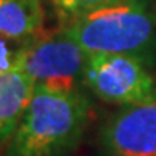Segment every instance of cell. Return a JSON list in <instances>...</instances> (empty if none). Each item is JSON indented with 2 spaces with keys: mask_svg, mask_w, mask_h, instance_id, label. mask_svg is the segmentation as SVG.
Masks as SVG:
<instances>
[{
  "mask_svg": "<svg viewBox=\"0 0 156 156\" xmlns=\"http://www.w3.org/2000/svg\"><path fill=\"white\" fill-rule=\"evenodd\" d=\"M93 104L81 89L35 88L3 156H67L86 132Z\"/></svg>",
  "mask_w": 156,
  "mask_h": 156,
  "instance_id": "cell-1",
  "label": "cell"
},
{
  "mask_svg": "<svg viewBox=\"0 0 156 156\" xmlns=\"http://www.w3.org/2000/svg\"><path fill=\"white\" fill-rule=\"evenodd\" d=\"M62 27L88 54H127L156 64V0H110Z\"/></svg>",
  "mask_w": 156,
  "mask_h": 156,
  "instance_id": "cell-2",
  "label": "cell"
},
{
  "mask_svg": "<svg viewBox=\"0 0 156 156\" xmlns=\"http://www.w3.org/2000/svg\"><path fill=\"white\" fill-rule=\"evenodd\" d=\"M88 53L66 32H38L21 43L16 70L24 72L35 88L76 91L83 84Z\"/></svg>",
  "mask_w": 156,
  "mask_h": 156,
  "instance_id": "cell-3",
  "label": "cell"
},
{
  "mask_svg": "<svg viewBox=\"0 0 156 156\" xmlns=\"http://www.w3.org/2000/svg\"><path fill=\"white\" fill-rule=\"evenodd\" d=\"M153 66L127 54H88L83 86L102 102L134 105L156 99Z\"/></svg>",
  "mask_w": 156,
  "mask_h": 156,
  "instance_id": "cell-4",
  "label": "cell"
},
{
  "mask_svg": "<svg viewBox=\"0 0 156 156\" xmlns=\"http://www.w3.org/2000/svg\"><path fill=\"white\" fill-rule=\"evenodd\" d=\"M97 140L101 156H156V99L112 113Z\"/></svg>",
  "mask_w": 156,
  "mask_h": 156,
  "instance_id": "cell-5",
  "label": "cell"
},
{
  "mask_svg": "<svg viewBox=\"0 0 156 156\" xmlns=\"http://www.w3.org/2000/svg\"><path fill=\"white\" fill-rule=\"evenodd\" d=\"M34 81L21 70L0 72V147L6 145L34 96Z\"/></svg>",
  "mask_w": 156,
  "mask_h": 156,
  "instance_id": "cell-6",
  "label": "cell"
},
{
  "mask_svg": "<svg viewBox=\"0 0 156 156\" xmlns=\"http://www.w3.org/2000/svg\"><path fill=\"white\" fill-rule=\"evenodd\" d=\"M41 0H0V35L26 41L43 26Z\"/></svg>",
  "mask_w": 156,
  "mask_h": 156,
  "instance_id": "cell-7",
  "label": "cell"
},
{
  "mask_svg": "<svg viewBox=\"0 0 156 156\" xmlns=\"http://www.w3.org/2000/svg\"><path fill=\"white\" fill-rule=\"evenodd\" d=\"M107 2H110V0H53L56 8L61 11V15L67 21L94 10Z\"/></svg>",
  "mask_w": 156,
  "mask_h": 156,
  "instance_id": "cell-8",
  "label": "cell"
}]
</instances>
